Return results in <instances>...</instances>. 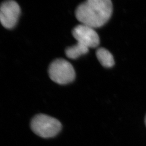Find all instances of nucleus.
<instances>
[{
  "label": "nucleus",
  "instance_id": "f257e3e1",
  "mask_svg": "<svg viewBox=\"0 0 146 146\" xmlns=\"http://www.w3.org/2000/svg\"><path fill=\"white\" fill-rule=\"evenodd\" d=\"M110 0H88L77 7L76 17L82 24L91 28H100L110 19L113 13Z\"/></svg>",
  "mask_w": 146,
  "mask_h": 146
},
{
  "label": "nucleus",
  "instance_id": "39448f33",
  "mask_svg": "<svg viewBox=\"0 0 146 146\" xmlns=\"http://www.w3.org/2000/svg\"><path fill=\"white\" fill-rule=\"evenodd\" d=\"M72 34L78 43L89 48H95L100 44L99 36L94 28L84 24L77 25L72 31Z\"/></svg>",
  "mask_w": 146,
  "mask_h": 146
},
{
  "label": "nucleus",
  "instance_id": "0eeeda50",
  "mask_svg": "<svg viewBox=\"0 0 146 146\" xmlns=\"http://www.w3.org/2000/svg\"><path fill=\"white\" fill-rule=\"evenodd\" d=\"M89 48L80 43L77 42L76 44L66 50V54L68 58L76 59L79 57L87 54Z\"/></svg>",
  "mask_w": 146,
  "mask_h": 146
},
{
  "label": "nucleus",
  "instance_id": "7ed1b4c3",
  "mask_svg": "<svg viewBox=\"0 0 146 146\" xmlns=\"http://www.w3.org/2000/svg\"><path fill=\"white\" fill-rule=\"evenodd\" d=\"M48 74L51 80L64 85L74 80L76 72L72 64L63 59L54 60L48 68Z\"/></svg>",
  "mask_w": 146,
  "mask_h": 146
},
{
  "label": "nucleus",
  "instance_id": "f03ea898",
  "mask_svg": "<svg viewBox=\"0 0 146 146\" xmlns=\"http://www.w3.org/2000/svg\"><path fill=\"white\" fill-rule=\"evenodd\" d=\"M30 126L35 134L43 138L54 137L62 129V124L58 119L42 113L36 114L32 118Z\"/></svg>",
  "mask_w": 146,
  "mask_h": 146
},
{
  "label": "nucleus",
  "instance_id": "6e6552de",
  "mask_svg": "<svg viewBox=\"0 0 146 146\" xmlns=\"http://www.w3.org/2000/svg\"><path fill=\"white\" fill-rule=\"evenodd\" d=\"M144 121H145V126L146 127V115H145V119H144Z\"/></svg>",
  "mask_w": 146,
  "mask_h": 146
},
{
  "label": "nucleus",
  "instance_id": "20e7f679",
  "mask_svg": "<svg viewBox=\"0 0 146 146\" xmlns=\"http://www.w3.org/2000/svg\"><path fill=\"white\" fill-rule=\"evenodd\" d=\"M21 13L18 3L9 0L0 4V22L4 28L11 29L16 25Z\"/></svg>",
  "mask_w": 146,
  "mask_h": 146
},
{
  "label": "nucleus",
  "instance_id": "423d86ee",
  "mask_svg": "<svg viewBox=\"0 0 146 146\" xmlns=\"http://www.w3.org/2000/svg\"><path fill=\"white\" fill-rule=\"evenodd\" d=\"M97 58L100 64L104 67H112L115 65L113 55L108 50L104 48H100L96 52Z\"/></svg>",
  "mask_w": 146,
  "mask_h": 146
}]
</instances>
